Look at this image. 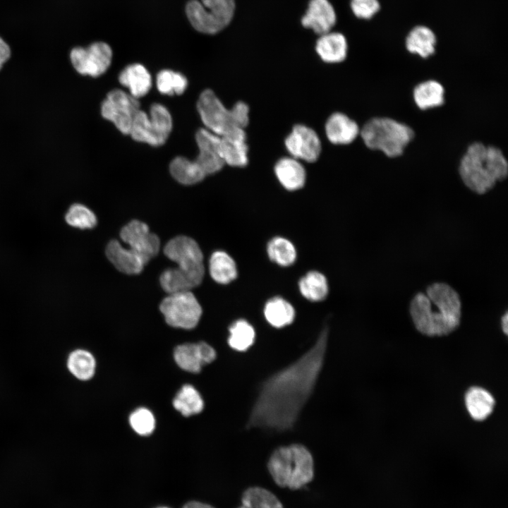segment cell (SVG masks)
Instances as JSON below:
<instances>
[{
  "label": "cell",
  "instance_id": "6da1fadb",
  "mask_svg": "<svg viewBox=\"0 0 508 508\" xmlns=\"http://www.w3.org/2000/svg\"><path fill=\"white\" fill-rule=\"evenodd\" d=\"M328 335L326 326L307 352L261 384L247 428L282 432L294 427L316 385L325 361Z\"/></svg>",
  "mask_w": 508,
  "mask_h": 508
},
{
  "label": "cell",
  "instance_id": "7a4b0ae2",
  "mask_svg": "<svg viewBox=\"0 0 508 508\" xmlns=\"http://www.w3.org/2000/svg\"><path fill=\"white\" fill-rule=\"evenodd\" d=\"M461 301L459 293L445 282H434L416 293L409 304L416 329L428 337L447 336L461 323Z\"/></svg>",
  "mask_w": 508,
  "mask_h": 508
},
{
  "label": "cell",
  "instance_id": "3957f363",
  "mask_svg": "<svg viewBox=\"0 0 508 508\" xmlns=\"http://www.w3.org/2000/svg\"><path fill=\"white\" fill-rule=\"evenodd\" d=\"M457 173L468 189L484 195L507 178L508 161L499 147L473 141L461 156Z\"/></svg>",
  "mask_w": 508,
  "mask_h": 508
},
{
  "label": "cell",
  "instance_id": "277c9868",
  "mask_svg": "<svg viewBox=\"0 0 508 508\" xmlns=\"http://www.w3.org/2000/svg\"><path fill=\"white\" fill-rule=\"evenodd\" d=\"M164 253L177 264L160 276L161 286L167 293L190 291L201 284L205 274L203 254L195 241L185 236H176L165 245Z\"/></svg>",
  "mask_w": 508,
  "mask_h": 508
},
{
  "label": "cell",
  "instance_id": "5b68a950",
  "mask_svg": "<svg viewBox=\"0 0 508 508\" xmlns=\"http://www.w3.org/2000/svg\"><path fill=\"white\" fill-rule=\"evenodd\" d=\"M267 470L279 487L299 490L314 478V461L308 448L293 444L277 448L270 455Z\"/></svg>",
  "mask_w": 508,
  "mask_h": 508
},
{
  "label": "cell",
  "instance_id": "8992f818",
  "mask_svg": "<svg viewBox=\"0 0 508 508\" xmlns=\"http://www.w3.org/2000/svg\"><path fill=\"white\" fill-rule=\"evenodd\" d=\"M359 135L368 150L381 152L389 159L403 156L416 138V132L410 125L382 116L368 119L360 128Z\"/></svg>",
  "mask_w": 508,
  "mask_h": 508
},
{
  "label": "cell",
  "instance_id": "52a82bcc",
  "mask_svg": "<svg viewBox=\"0 0 508 508\" xmlns=\"http://www.w3.org/2000/svg\"><path fill=\"white\" fill-rule=\"evenodd\" d=\"M197 109L206 129L218 136L244 130L248 124L249 107L245 102H238L228 109L209 89L200 95Z\"/></svg>",
  "mask_w": 508,
  "mask_h": 508
},
{
  "label": "cell",
  "instance_id": "ba28073f",
  "mask_svg": "<svg viewBox=\"0 0 508 508\" xmlns=\"http://www.w3.org/2000/svg\"><path fill=\"white\" fill-rule=\"evenodd\" d=\"M234 9V0H190L186 12L196 30L214 34L229 25Z\"/></svg>",
  "mask_w": 508,
  "mask_h": 508
},
{
  "label": "cell",
  "instance_id": "9c48e42d",
  "mask_svg": "<svg viewBox=\"0 0 508 508\" xmlns=\"http://www.w3.org/2000/svg\"><path fill=\"white\" fill-rule=\"evenodd\" d=\"M172 129V118L162 104L155 103L149 115L140 109L133 120L129 135L138 142L152 146L162 145Z\"/></svg>",
  "mask_w": 508,
  "mask_h": 508
},
{
  "label": "cell",
  "instance_id": "30bf717a",
  "mask_svg": "<svg viewBox=\"0 0 508 508\" xmlns=\"http://www.w3.org/2000/svg\"><path fill=\"white\" fill-rule=\"evenodd\" d=\"M159 310L169 325L186 329L194 328L202 315V308L190 291L169 294Z\"/></svg>",
  "mask_w": 508,
  "mask_h": 508
},
{
  "label": "cell",
  "instance_id": "8fae6325",
  "mask_svg": "<svg viewBox=\"0 0 508 508\" xmlns=\"http://www.w3.org/2000/svg\"><path fill=\"white\" fill-rule=\"evenodd\" d=\"M140 109L138 99L121 90L115 89L110 91L103 101L101 113L123 134L129 135L135 116Z\"/></svg>",
  "mask_w": 508,
  "mask_h": 508
},
{
  "label": "cell",
  "instance_id": "7c38bea8",
  "mask_svg": "<svg viewBox=\"0 0 508 508\" xmlns=\"http://www.w3.org/2000/svg\"><path fill=\"white\" fill-rule=\"evenodd\" d=\"M112 50L102 42H94L87 48H73L70 52L71 62L75 70L83 75L98 77L109 67Z\"/></svg>",
  "mask_w": 508,
  "mask_h": 508
},
{
  "label": "cell",
  "instance_id": "4fadbf2b",
  "mask_svg": "<svg viewBox=\"0 0 508 508\" xmlns=\"http://www.w3.org/2000/svg\"><path fill=\"white\" fill-rule=\"evenodd\" d=\"M121 240L127 248L147 264L159 252V237L151 233L148 226L138 220H133L124 226L120 232Z\"/></svg>",
  "mask_w": 508,
  "mask_h": 508
},
{
  "label": "cell",
  "instance_id": "5bb4252c",
  "mask_svg": "<svg viewBox=\"0 0 508 508\" xmlns=\"http://www.w3.org/2000/svg\"><path fill=\"white\" fill-rule=\"evenodd\" d=\"M284 143L292 157L307 162H315L321 152L322 146L318 134L304 125L294 126Z\"/></svg>",
  "mask_w": 508,
  "mask_h": 508
},
{
  "label": "cell",
  "instance_id": "9a60e30c",
  "mask_svg": "<svg viewBox=\"0 0 508 508\" xmlns=\"http://www.w3.org/2000/svg\"><path fill=\"white\" fill-rule=\"evenodd\" d=\"M199 153L191 160L195 168L205 177L220 171L225 164L219 152V136L205 128L195 134Z\"/></svg>",
  "mask_w": 508,
  "mask_h": 508
},
{
  "label": "cell",
  "instance_id": "2e32d148",
  "mask_svg": "<svg viewBox=\"0 0 508 508\" xmlns=\"http://www.w3.org/2000/svg\"><path fill=\"white\" fill-rule=\"evenodd\" d=\"M445 95V86L434 78L418 83L411 91L413 102L421 111L442 107L446 102Z\"/></svg>",
  "mask_w": 508,
  "mask_h": 508
},
{
  "label": "cell",
  "instance_id": "e0dca14e",
  "mask_svg": "<svg viewBox=\"0 0 508 508\" xmlns=\"http://www.w3.org/2000/svg\"><path fill=\"white\" fill-rule=\"evenodd\" d=\"M335 23V11L328 0H310L301 19L303 27L320 35L329 32Z\"/></svg>",
  "mask_w": 508,
  "mask_h": 508
},
{
  "label": "cell",
  "instance_id": "ac0fdd59",
  "mask_svg": "<svg viewBox=\"0 0 508 508\" xmlns=\"http://www.w3.org/2000/svg\"><path fill=\"white\" fill-rule=\"evenodd\" d=\"M219 149L224 164L235 167L247 165L248 147L244 130L219 136Z\"/></svg>",
  "mask_w": 508,
  "mask_h": 508
},
{
  "label": "cell",
  "instance_id": "d6986e66",
  "mask_svg": "<svg viewBox=\"0 0 508 508\" xmlns=\"http://www.w3.org/2000/svg\"><path fill=\"white\" fill-rule=\"evenodd\" d=\"M325 133L328 140L335 145H349L360 133V127L356 121L345 114H332L325 123Z\"/></svg>",
  "mask_w": 508,
  "mask_h": 508
},
{
  "label": "cell",
  "instance_id": "ffe728a7",
  "mask_svg": "<svg viewBox=\"0 0 508 508\" xmlns=\"http://www.w3.org/2000/svg\"><path fill=\"white\" fill-rule=\"evenodd\" d=\"M437 37L435 32L428 26L419 25L408 32L405 39V48L412 54L423 59H427L435 54Z\"/></svg>",
  "mask_w": 508,
  "mask_h": 508
},
{
  "label": "cell",
  "instance_id": "44dd1931",
  "mask_svg": "<svg viewBox=\"0 0 508 508\" xmlns=\"http://www.w3.org/2000/svg\"><path fill=\"white\" fill-rule=\"evenodd\" d=\"M106 255L120 272L127 274H137L142 272L145 262L116 240L111 241L106 248Z\"/></svg>",
  "mask_w": 508,
  "mask_h": 508
},
{
  "label": "cell",
  "instance_id": "7402d4cb",
  "mask_svg": "<svg viewBox=\"0 0 508 508\" xmlns=\"http://www.w3.org/2000/svg\"><path fill=\"white\" fill-rule=\"evenodd\" d=\"M275 175L282 186L288 190L301 188L306 182V174L298 159L283 157L274 166Z\"/></svg>",
  "mask_w": 508,
  "mask_h": 508
},
{
  "label": "cell",
  "instance_id": "603a6c76",
  "mask_svg": "<svg viewBox=\"0 0 508 508\" xmlns=\"http://www.w3.org/2000/svg\"><path fill=\"white\" fill-rule=\"evenodd\" d=\"M119 83L128 88L130 95L138 99L148 93L152 78L148 71L140 64L128 65L120 73Z\"/></svg>",
  "mask_w": 508,
  "mask_h": 508
},
{
  "label": "cell",
  "instance_id": "cb8c5ba5",
  "mask_svg": "<svg viewBox=\"0 0 508 508\" xmlns=\"http://www.w3.org/2000/svg\"><path fill=\"white\" fill-rule=\"evenodd\" d=\"M464 401L468 414L476 421L486 419L492 413L495 405V400L491 393L476 386L467 389Z\"/></svg>",
  "mask_w": 508,
  "mask_h": 508
},
{
  "label": "cell",
  "instance_id": "d4e9b609",
  "mask_svg": "<svg viewBox=\"0 0 508 508\" xmlns=\"http://www.w3.org/2000/svg\"><path fill=\"white\" fill-rule=\"evenodd\" d=\"M316 52L327 63H339L345 60L348 44L345 37L339 32L322 35L316 42Z\"/></svg>",
  "mask_w": 508,
  "mask_h": 508
},
{
  "label": "cell",
  "instance_id": "484cf974",
  "mask_svg": "<svg viewBox=\"0 0 508 508\" xmlns=\"http://www.w3.org/2000/svg\"><path fill=\"white\" fill-rule=\"evenodd\" d=\"M264 315L272 326L281 328L292 323L295 318L293 306L284 298L275 296L265 305Z\"/></svg>",
  "mask_w": 508,
  "mask_h": 508
},
{
  "label": "cell",
  "instance_id": "4316f807",
  "mask_svg": "<svg viewBox=\"0 0 508 508\" xmlns=\"http://www.w3.org/2000/svg\"><path fill=\"white\" fill-rule=\"evenodd\" d=\"M209 269L211 277L217 283L226 284L234 281L238 274L234 259L226 252H214L210 259Z\"/></svg>",
  "mask_w": 508,
  "mask_h": 508
},
{
  "label": "cell",
  "instance_id": "83f0119b",
  "mask_svg": "<svg viewBox=\"0 0 508 508\" xmlns=\"http://www.w3.org/2000/svg\"><path fill=\"white\" fill-rule=\"evenodd\" d=\"M237 508H284L280 500L270 490L250 486L243 490Z\"/></svg>",
  "mask_w": 508,
  "mask_h": 508
},
{
  "label": "cell",
  "instance_id": "f1b7e54d",
  "mask_svg": "<svg viewBox=\"0 0 508 508\" xmlns=\"http://www.w3.org/2000/svg\"><path fill=\"white\" fill-rule=\"evenodd\" d=\"M298 287L301 295L313 302L325 299L329 291L325 276L318 271H310L303 276L298 282Z\"/></svg>",
  "mask_w": 508,
  "mask_h": 508
},
{
  "label": "cell",
  "instance_id": "f546056e",
  "mask_svg": "<svg viewBox=\"0 0 508 508\" xmlns=\"http://www.w3.org/2000/svg\"><path fill=\"white\" fill-rule=\"evenodd\" d=\"M174 407L184 416L200 413L204 407L199 392L190 385L182 387L173 400Z\"/></svg>",
  "mask_w": 508,
  "mask_h": 508
},
{
  "label": "cell",
  "instance_id": "4dcf8cb0",
  "mask_svg": "<svg viewBox=\"0 0 508 508\" xmlns=\"http://www.w3.org/2000/svg\"><path fill=\"white\" fill-rule=\"evenodd\" d=\"M69 371L78 379L87 380L95 374L96 363L87 351L77 349L71 352L67 361Z\"/></svg>",
  "mask_w": 508,
  "mask_h": 508
},
{
  "label": "cell",
  "instance_id": "1f68e13d",
  "mask_svg": "<svg viewBox=\"0 0 508 508\" xmlns=\"http://www.w3.org/2000/svg\"><path fill=\"white\" fill-rule=\"evenodd\" d=\"M229 345L234 350L244 351L254 343L255 332L253 327L246 320H237L229 328Z\"/></svg>",
  "mask_w": 508,
  "mask_h": 508
},
{
  "label": "cell",
  "instance_id": "d6a6232c",
  "mask_svg": "<svg viewBox=\"0 0 508 508\" xmlns=\"http://www.w3.org/2000/svg\"><path fill=\"white\" fill-rule=\"evenodd\" d=\"M267 253L272 261L283 267L291 265L296 259L294 245L281 236H276L268 242Z\"/></svg>",
  "mask_w": 508,
  "mask_h": 508
},
{
  "label": "cell",
  "instance_id": "836d02e7",
  "mask_svg": "<svg viewBox=\"0 0 508 508\" xmlns=\"http://www.w3.org/2000/svg\"><path fill=\"white\" fill-rule=\"evenodd\" d=\"M169 170L172 176L184 185L195 184L205 179L192 161L183 157H175L170 163Z\"/></svg>",
  "mask_w": 508,
  "mask_h": 508
},
{
  "label": "cell",
  "instance_id": "e575fe53",
  "mask_svg": "<svg viewBox=\"0 0 508 508\" xmlns=\"http://www.w3.org/2000/svg\"><path fill=\"white\" fill-rule=\"evenodd\" d=\"M174 359L183 370L190 373H199L203 363L197 344H184L174 350Z\"/></svg>",
  "mask_w": 508,
  "mask_h": 508
},
{
  "label": "cell",
  "instance_id": "d590c367",
  "mask_svg": "<svg viewBox=\"0 0 508 508\" xmlns=\"http://www.w3.org/2000/svg\"><path fill=\"white\" fill-rule=\"evenodd\" d=\"M156 85L162 94L180 95L186 90L188 81L181 73L166 69L157 73Z\"/></svg>",
  "mask_w": 508,
  "mask_h": 508
},
{
  "label": "cell",
  "instance_id": "8d00e7d4",
  "mask_svg": "<svg viewBox=\"0 0 508 508\" xmlns=\"http://www.w3.org/2000/svg\"><path fill=\"white\" fill-rule=\"evenodd\" d=\"M66 223L79 229H90L97 224L95 214L87 206L80 203L72 204L64 215Z\"/></svg>",
  "mask_w": 508,
  "mask_h": 508
},
{
  "label": "cell",
  "instance_id": "74e56055",
  "mask_svg": "<svg viewBox=\"0 0 508 508\" xmlns=\"http://www.w3.org/2000/svg\"><path fill=\"white\" fill-rule=\"evenodd\" d=\"M129 422L133 430L140 435L151 434L155 426L153 414L145 408H140L133 411L130 416Z\"/></svg>",
  "mask_w": 508,
  "mask_h": 508
},
{
  "label": "cell",
  "instance_id": "f35d334b",
  "mask_svg": "<svg viewBox=\"0 0 508 508\" xmlns=\"http://www.w3.org/2000/svg\"><path fill=\"white\" fill-rule=\"evenodd\" d=\"M351 8L358 18L371 19L380 9L378 0H351Z\"/></svg>",
  "mask_w": 508,
  "mask_h": 508
},
{
  "label": "cell",
  "instance_id": "ab89813d",
  "mask_svg": "<svg viewBox=\"0 0 508 508\" xmlns=\"http://www.w3.org/2000/svg\"><path fill=\"white\" fill-rule=\"evenodd\" d=\"M197 345L203 365L212 363L215 359V350L210 345L204 341L197 343Z\"/></svg>",
  "mask_w": 508,
  "mask_h": 508
},
{
  "label": "cell",
  "instance_id": "60d3db41",
  "mask_svg": "<svg viewBox=\"0 0 508 508\" xmlns=\"http://www.w3.org/2000/svg\"><path fill=\"white\" fill-rule=\"evenodd\" d=\"M11 56V49L8 44L0 37V69L4 64L7 61Z\"/></svg>",
  "mask_w": 508,
  "mask_h": 508
},
{
  "label": "cell",
  "instance_id": "b9f144b4",
  "mask_svg": "<svg viewBox=\"0 0 508 508\" xmlns=\"http://www.w3.org/2000/svg\"><path fill=\"white\" fill-rule=\"evenodd\" d=\"M183 508H215L208 504L200 502H190L187 503Z\"/></svg>",
  "mask_w": 508,
  "mask_h": 508
},
{
  "label": "cell",
  "instance_id": "7bdbcfd3",
  "mask_svg": "<svg viewBox=\"0 0 508 508\" xmlns=\"http://www.w3.org/2000/svg\"><path fill=\"white\" fill-rule=\"evenodd\" d=\"M501 326L503 332L507 334L508 332V314L507 312L502 315L501 318Z\"/></svg>",
  "mask_w": 508,
  "mask_h": 508
},
{
  "label": "cell",
  "instance_id": "ee69618b",
  "mask_svg": "<svg viewBox=\"0 0 508 508\" xmlns=\"http://www.w3.org/2000/svg\"><path fill=\"white\" fill-rule=\"evenodd\" d=\"M157 508H168V507H157Z\"/></svg>",
  "mask_w": 508,
  "mask_h": 508
}]
</instances>
